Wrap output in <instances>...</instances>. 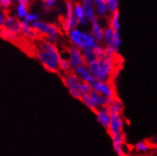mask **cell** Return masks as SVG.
Returning a JSON list of instances; mask_svg holds the SVG:
<instances>
[{"instance_id":"6da1fadb","label":"cell","mask_w":157,"mask_h":156,"mask_svg":"<svg viewBox=\"0 0 157 156\" xmlns=\"http://www.w3.org/2000/svg\"><path fill=\"white\" fill-rule=\"evenodd\" d=\"M36 57L41 65L50 73H58L59 71V62L61 56L54 43L42 40L38 43L36 48Z\"/></svg>"},{"instance_id":"7a4b0ae2","label":"cell","mask_w":157,"mask_h":156,"mask_svg":"<svg viewBox=\"0 0 157 156\" xmlns=\"http://www.w3.org/2000/svg\"><path fill=\"white\" fill-rule=\"evenodd\" d=\"M90 72L101 82H108L113 72V58L98 59L87 65Z\"/></svg>"},{"instance_id":"3957f363","label":"cell","mask_w":157,"mask_h":156,"mask_svg":"<svg viewBox=\"0 0 157 156\" xmlns=\"http://www.w3.org/2000/svg\"><path fill=\"white\" fill-rule=\"evenodd\" d=\"M69 40L72 45L76 46L77 48L83 51L87 48H95L98 44L97 40H95L92 35L82 33L78 29H73L68 35Z\"/></svg>"},{"instance_id":"277c9868","label":"cell","mask_w":157,"mask_h":156,"mask_svg":"<svg viewBox=\"0 0 157 156\" xmlns=\"http://www.w3.org/2000/svg\"><path fill=\"white\" fill-rule=\"evenodd\" d=\"M124 119L122 115L120 114H113L111 115V121L109 124V127L107 128L108 134L110 135L111 139L117 136H120L123 133V129H124Z\"/></svg>"},{"instance_id":"5b68a950","label":"cell","mask_w":157,"mask_h":156,"mask_svg":"<svg viewBox=\"0 0 157 156\" xmlns=\"http://www.w3.org/2000/svg\"><path fill=\"white\" fill-rule=\"evenodd\" d=\"M91 86L93 91L98 92L99 94L103 95L106 99L115 97L114 89L112 87V85L108 82H101L99 80H95L91 83Z\"/></svg>"},{"instance_id":"8992f818","label":"cell","mask_w":157,"mask_h":156,"mask_svg":"<svg viewBox=\"0 0 157 156\" xmlns=\"http://www.w3.org/2000/svg\"><path fill=\"white\" fill-rule=\"evenodd\" d=\"M68 53V59L72 64L73 69L82 65H85V60L83 57V53L81 49L77 48L76 46L71 45L67 50Z\"/></svg>"},{"instance_id":"52a82bcc","label":"cell","mask_w":157,"mask_h":156,"mask_svg":"<svg viewBox=\"0 0 157 156\" xmlns=\"http://www.w3.org/2000/svg\"><path fill=\"white\" fill-rule=\"evenodd\" d=\"M95 115H96V119L98 123L104 128L107 130L109 124H110V121H111V113H110V110H109V108L106 105L101 107L97 111H95Z\"/></svg>"},{"instance_id":"ba28073f","label":"cell","mask_w":157,"mask_h":156,"mask_svg":"<svg viewBox=\"0 0 157 156\" xmlns=\"http://www.w3.org/2000/svg\"><path fill=\"white\" fill-rule=\"evenodd\" d=\"M73 72L78 77L82 82H87V83H92L94 81L96 80V78L93 76V74L90 72V70L88 69L87 65H82L73 69Z\"/></svg>"},{"instance_id":"9c48e42d","label":"cell","mask_w":157,"mask_h":156,"mask_svg":"<svg viewBox=\"0 0 157 156\" xmlns=\"http://www.w3.org/2000/svg\"><path fill=\"white\" fill-rule=\"evenodd\" d=\"M106 106L109 108L111 115H113V114H120V115H122V112L124 110V105L122 103V101L120 99L116 98V97L107 99V105H106Z\"/></svg>"},{"instance_id":"30bf717a","label":"cell","mask_w":157,"mask_h":156,"mask_svg":"<svg viewBox=\"0 0 157 156\" xmlns=\"http://www.w3.org/2000/svg\"><path fill=\"white\" fill-rule=\"evenodd\" d=\"M124 141H125V136L124 134L112 138L113 150L118 156H127V154H125L123 149V146L124 145Z\"/></svg>"},{"instance_id":"8fae6325","label":"cell","mask_w":157,"mask_h":156,"mask_svg":"<svg viewBox=\"0 0 157 156\" xmlns=\"http://www.w3.org/2000/svg\"><path fill=\"white\" fill-rule=\"evenodd\" d=\"M61 80H62V83H63L67 88L74 86V85L78 84L81 82V80L78 79V77L74 72L64 73L61 76Z\"/></svg>"},{"instance_id":"7c38bea8","label":"cell","mask_w":157,"mask_h":156,"mask_svg":"<svg viewBox=\"0 0 157 156\" xmlns=\"http://www.w3.org/2000/svg\"><path fill=\"white\" fill-rule=\"evenodd\" d=\"M89 96H90V98L92 100V103H93L94 105H95L97 110H98L99 108L103 107V106H105L107 105V99L105 97H104L103 95L99 94V93L96 92V91L92 90L89 93Z\"/></svg>"},{"instance_id":"4fadbf2b","label":"cell","mask_w":157,"mask_h":156,"mask_svg":"<svg viewBox=\"0 0 157 156\" xmlns=\"http://www.w3.org/2000/svg\"><path fill=\"white\" fill-rule=\"evenodd\" d=\"M0 36H1V38H3V40H5L7 41H10V42H13V43H15V44L19 43L20 40H21L18 35L11 32V31H9L5 27H1Z\"/></svg>"},{"instance_id":"5bb4252c","label":"cell","mask_w":157,"mask_h":156,"mask_svg":"<svg viewBox=\"0 0 157 156\" xmlns=\"http://www.w3.org/2000/svg\"><path fill=\"white\" fill-rule=\"evenodd\" d=\"M92 36L95 37L98 43L103 42L104 40V31L99 25V22L97 18L92 22Z\"/></svg>"},{"instance_id":"9a60e30c","label":"cell","mask_w":157,"mask_h":156,"mask_svg":"<svg viewBox=\"0 0 157 156\" xmlns=\"http://www.w3.org/2000/svg\"><path fill=\"white\" fill-rule=\"evenodd\" d=\"M115 32L111 27H107L104 31V41L105 42L106 46L113 47L114 43V37H115Z\"/></svg>"},{"instance_id":"2e32d148","label":"cell","mask_w":157,"mask_h":156,"mask_svg":"<svg viewBox=\"0 0 157 156\" xmlns=\"http://www.w3.org/2000/svg\"><path fill=\"white\" fill-rule=\"evenodd\" d=\"M83 2V9H84V13L85 17H87L89 21H94L96 19L95 17V13H94L93 7L91 4V0H82Z\"/></svg>"},{"instance_id":"e0dca14e","label":"cell","mask_w":157,"mask_h":156,"mask_svg":"<svg viewBox=\"0 0 157 156\" xmlns=\"http://www.w3.org/2000/svg\"><path fill=\"white\" fill-rule=\"evenodd\" d=\"M82 53H83V57H84V60H85V64L86 65H88L89 63H91V62L98 59L95 52H94V48L84 49L82 51Z\"/></svg>"},{"instance_id":"ac0fdd59","label":"cell","mask_w":157,"mask_h":156,"mask_svg":"<svg viewBox=\"0 0 157 156\" xmlns=\"http://www.w3.org/2000/svg\"><path fill=\"white\" fill-rule=\"evenodd\" d=\"M75 14L77 15V17L80 19V23L82 25L86 24V20H85V13H84V9L82 8V6L78 3L76 2L75 3Z\"/></svg>"},{"instance_id":"d6986e66","label":"cell","mask_w":157,"mask_h":156,"mask_svg":"<svg viewBox=\"0 0 157 156\" xmlns=\"http://www.w3.org/2000/svg\"><path fill=\"white\" fill-rule=\"evenodd\" d=\"M151 144L147 142H144V141H139L135 144L134 146V150L139 152V153H146L147 151H150L151 150Z\"/></svg>"},{"instance_id":"ffe728a7","label":"cell","mask_w":157,"mask_h":156,"mask_svg":"<svg viewBox=\"0 0 157 156\" xmlns=\"http://www.w3.org/2000/svg\"><path fill=\"white\" fill-rule=\"evenodd\" d=\"M71 69H73L71 62H70L69 59H60L59 62V70L62 71L63 73H68V72H71Z\"/></svg>"},{"instance_id":"44dd1931","label":"cell","mask_w":157,"mask_h":156,"mask_svg":"<svg viewBox=\"0 0 157 156\" xmlns=\"http://www.w3.org/2000/svg\"><path fill=\"white\" fill-rule=\"evenodd\" d=\"M78 90H80L82 96L83 95H88L89 93L92 91V86L90 83H87V82H80L78 84Z\"/></svg>"},{"instance_id":"7402d4cb","label":"cell","mask_w":157,"mask_h":156,"mask_svg":"<svg viewBox=\"0 0 157 156\" xmlns=\"http://www.w3.org/2000/svg\"><path fill=\"white\" fill-rule=\"evenodd\" d=\"M119 17H120V13L119 11H116L113 13V17L110 20V25L109 27H111L114 31H119L120 30V21H119Z\"/></svg>"},{"instance_id":"603a6c76","label":"cell","mask_w":157,"mask_h":156,"mask_svg":"<svg viewBox=\"0 0 157 156\" xmlns=\"http://www.w3.org/2000/svg\"><path fill=\"white\" fill-rule=\"evenodd\" d=\"M93 2L95 3L97 7V12L100 15H105L107 12V7L106 4L103 3L101 0H93Z\"/></svg>"},{"instance_id":"cb8c5ba5","label":"cell","mask_w":157,"mask_h":156,"mask_svg":"<svg viewBox=\"0 0 157 156\" xmlns=\"http://www.w3.org/2000/svg\"><path fill=\"white\" fill-rule=\"evenodd\" d=\"M78 84L74 85V86L69 87V88H68V92H69V94L71 95L73 98H75V99H77V100H81L82 96V94H81L80 90H78Z\"/></svg>"},{"instance_id":"d4e9b609","label":"cell","mask_w":157,"mask_h":156,"mask_svg":"<svg viewBox=\"0 0 157 156\" xmlns=\"http://www.w3.org/2000/svg\"><path fill=\"white\" fill-rule=\"evenodd\" d=\"M94 52H95L98 59H105V48H103L101 46L97 45L96 47L94 48Z\"/></svg>"},{"instance_id":"484cf974","label":"cell","mask_w":157,"mask_h":156,"mask_svg":"<svg viewBox=\"0 0 157 156\" xmlns=\"http://www.w3.org/2000/svg\"><path fill=\"white\" fill-rule=\"evenodd\" d=\"M27 15V7H25L24 5H19L17 7V17L19 18L25 17Z\"/></svg>"},{"instance_id":"4316f807","label":"cell","mask_w":157,"mask_h":156,"mask_svg":"<svg viewBox=\"0 0 157 156\" xmlns=\"http://www.w3.org/2000/svg\"><path fill=\"white\" fill-rule=\"evenodd\" d=\"M117 7H118V0H109V2H108L109 11L114 13L117 11Z\"/></svg>"},{"instance_id":"83f0119b","label":"cell","mask_w":157,"mask_h":156,"mask_svg":"<svg viewBox=\"0 0 157 156\" xmlns=\"http://www.w3.org/2000/svg\"><path fill=\"white\" fill-rule=\"evenodd\" d=\"M38 17H39V15L37 13H27L25 19L28 22H36L38 19Z\"/></svg>"},{"instance_id":"f1b7e54d","label":"cell","mask_w":157,"mask_h":156,"mask_svg":"<svg viewBox=\"0 0 157 156\" xmlns=\"http://www.w3.org/2000/svg\"><path fill=\"white\" fill-rule=\"evenodd\" d=\"M0 4L4 9H8L11 6V0H0Z\"/></svg>"},{"instance_id":"f546056e","label":"cell","mask_w":157,"mask_h":156,"mask_svg":"<svg viewBox=\"0 0 157 156\" xmlns=\"http://www.w3.org/2000/svg\"><path fill=\"white\" fill-rule=\"evenodd\" d=\"M43 2L45 3L46 6L52 7V6L55 5V3H56V0H43Z\"/></svg>"},{"instance_id":"4dcf8cb0","label":"cell","mask_w":157,"mask_h":156,"mask_svg":"<svg viewBox=\"0 0 157 156\" xmlns=\"http://www.w3.org/2000/svg\"><path fill=\"white\" fill-rule=\"evenodd\" d=\"M148 143H150L151 146H157V135L151 138L150 139V141H148Z\"/></svg>"},{"instance_id":"1f68e13d","label":"cell","mask_w":157,"mask_h":156,"mask_svg":"<svg viewBox=\"0 0 157 156\" xmlns=\"http://www.w3.org/2000/svg\"><path fill=\"white\" fill-rule=\"evenodd\" d=\"M20 5H24L25 7H28L29 5V0H18Z\"/></svg>"},{"instance_id":"d6a6232c","label":"cell","mask_w":157,"mask_h":156,"mask_svg":"<svg viewBox=\"0 0 157 156\" xmlns=\"http://www.w3.org/2000/svg\"><path fill=\"white\" fill-rule=\"evenodd\" d=\"M101 2H103V3H105V4H106V3L108 4V2H109V0H101Z\"/></svg>"},{"instance_id":"836d02e7","label":"cell","mask_w":157,"mask_h":156,"mask_svg":"<svg viewBox=\"0 0 157 156\" xmlns=\"http://www.w3.org/2000/svg\"><path fill=\"white\" fill-rule=\"evenodd\" d=\"M66 1H67V0H66Z\"/></svg>"}]
</instances>
